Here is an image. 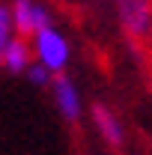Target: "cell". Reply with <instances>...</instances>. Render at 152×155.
Returning a JSON list of instances; mask_svg holds the SVG:
<instances>
[{"label": "cell", "instance_id": "2", "mask_svg": "<svg viewBox=\"0 0 152 155\" xmlns=\"http://www.w3.org/2000/svg\"><path fill=\"white\" fill-rule=\"evenodd\" d=\"M12 27L24 39H30V36H36L42 27H48V15L30 0H15L12 3Z\"/></svg>", "mask_w": 152, "mask_h": 155}, {"label": "cell", "instance_id": "8", "mask_svg": "<svg viewBox=\"0 0 152 155\" xmlns=\"http://www.w3.org/2000/svg\"><path fill=\"white\" fill-rule=\"evenodd\" d=\"M143 63V69H152V30H149V48H146V57L140 60Z\"/></svg>", "mask_w": 152, "mask_h": 155}, {"label": "cell", "instance_id": "4", "mask_svg": "<svg viewBox=\"0 0 152 155\" xmlns=\"http://www.w3.org/2000/svg\"><path fill=\"white\" fill-rule=\"evenodd\" d=\"M93 119H95V125H98V131L104 134V140H107L114 149H119V146H122V128H119L116 116L111 114L104 104H93Z\"/></svg>", "mask_w": 152, "mask_h": 155}, {"label": "cell", "instance_id": "3", "mask_svg": "<svg viewBox=\"0 0 152 155\" xmlns=\"http://www.w3.org/2000/svg\"><path fill=\"white\" fill-rule=\"evenodd\" d=\"M51 87H54V98H57V107L63 110V116L75 122L78 114H81V101H78V93H75V87H72V81L66 75H60V72H54Z\"/></svg>", "mask_w": 152, "mask_h": 155}, {"label": "cell", "instance_id": "7", "mask_svg": "<svg viewBox=\"0 0 152 155\" xmlns=\"http://www.w3.org/2000/svg\"><path fill=\"white\" fill-rule=\"evenodd\" d=\"M30 78H33L36 84H45V81H48V69H45V66H33V69H30Z\"/></svg>", "mask_w": 152, "mask_h": 155}, {"label": "cell", "instance_id": "5", "mask_svg": "<svg viewBox=\"0 0 152 155\" xmlns=\"http://www.w3.org/2000/svg\"><path fill=\"white\" fill-rule=\"evenodd\" d=\"M3 66H6L9 72H24V69H30V45H27L24 36L9 42V48H6V54H3Z\"/></svg>", "mask_w": 152, "mask_h": 155}, {"label": "cell", "instance_id": "1", "mask_svg": "<svg viewBox=\"0 0 152 155\" xmlns=\"http://www.w3.org/2000/svg\"><path fill=\"white\" fill-rule=\"evenodd\" d=\"M36 54H39V60L45 63V69L60 72V69L66 66V57H69L66 39L60 36L57 30H51V27H42L36 33Z\"/></svg>", "mask_w": 152, "mask_h": 155}, {"label": "cell", "instance_id": "9", "mask_svg": "<svg viewBox=\"0 0 152 155\" xmlns=\"http://www.w3.org/2000/svg\"><path fill=\"white\" fill-rule=\"evenodd\" d=\"M146 75H149V87H152V69H146Z\"/></svg>", "mask_w": 152, "mask_h": 155}, {"label": "cell", "instance_id": "6", "mask_svg": "<svg viewBox=\"0 0 152 155\" xmlns=\"http://www.w3.org/2000/svg\"><path fill=\"white\" fill-rule=\"evenodd\" d=\"M9 42H12V12H9V6L0 3V66H3V54H6Z\"/></svg>", "mask_w": 152, "mask_h": 155}]
</instances>
